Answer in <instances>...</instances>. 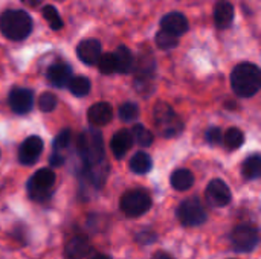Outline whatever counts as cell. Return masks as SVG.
Listing matches in <instances>:
<instances>
[{"label": "cell", "instance_id": "e0dca14e", "mask_svg": "<svg viewBox=\"0 0 261 259\" xmlns=\"http://www.w3.org/2000/svg\"><path fill=\"white\" fill-rule=\"evenodd\" d=\"M72 78V69L66 63H57L52 64L47 70V81L57 87V89H64L67 87L69 81Z\"/></svg>", "mask_w": 261, "mask_h": 259}, {"label": "cell", "instance_id": "8992f818", "mask_svg": "<svg viewBox=\"0 0 261 259\" xmlns=\"http://www.w3.org/2000/svg\"><path fill=\"white\" fill-rule=\"evenodd\" d=\"M119 206L127 217L136 218L151 209V197L144 189H132L122 195Z\"/></svg>", "mask_w": 261, "mask_h": 259}, {"label": "cell", "instance_id": "7c38bea8", "mask_svg": "<svg viewBox=\"0 0 261 259\" xmlns=\"http://www.w3.org/2000/svg\"><path fill=\"white\" fill-rule=\"evenodd\" d=\"M41 153H43V140L38 136H31L21 143L18 150V160L21 165L29 166L40 159Z\"/></svg>", "mask_w": 261, "mask_h": 259}, {"label": "cell", "instance_id": "8d00e7d4", "mask_svg": "<svg viewBox=\"0 0 261 259\" xmlns=\"http://www.w3.org/2000/svg\"><path fill=\"white\" fill-rule=\"evenodd\" d=\"M24 5H29V6H38L41 3V0H21Z\"/></svg>", "mask_w": 261, "mask_h": 259}, {"label": "cell", "instance_id": "ac0fdd59", "mask_svg": "<svg viewBox=\"0 0 261 259\" xmlns=\"http://www.w3.org/2000/svg\"><path fill=\"white\" fill-rule=\"evenodd\" d=\"M132 147H133V136H132V131L125 128L116 131L110 140V148L116 159H122L130 151Z\"/></svg>", "mask_w": 261, "mask_h": 259}, {"label": "cell", "instance_id": "ba28073f", "mask_svg": "<svg viewBox=\"0 0 261 259\" xmlns=\"http://www.w3.org/2000/svg\"><path fill=\"white\" fill-rule=\"evenodd\" d=\"M260 241L258 229L252 224H240L234 227L231 234V244L232 249L239 253H249L252 252Z\"/></svg>", "mask_w": 261, "mask_h": 259}, {"label": "cell", "instance_id": "484cf974", "mask_svg": "<svg viewBox=\"0 0 261 259\" xmlns=\"http://www.w3.org/2000/svg\"><path fill=\"white\" fill-rule=\"evenodd\" d=\"M132 136H133V142H136L139 147H150L154 140L151 131L144 127L142 124H136L132 130Z\"/></svg>", "mask_w": 261, "mask_h": 259}, {"label": "cell", "instance_id": "5bb4252c", "mask_svg": "<svg viewBox=\"0 0 261 259\" xmlns=\"http://www.w3.org/2000/svg\"><path fill=\"white\" fill-rule=\"evenodd\" d=\"M161 27L165 32H170L176 37H180L188 31L190 24H188V20L184 14L170 12V14L164 15V18L161 20Z\"/></svg>", "mask_w": 261, "mask_h": 259}, {"label": "cell", "instance_id": "7a4b0ae2", "mask_svg": "<svg viewBox=\"0 0 261 259\" xmlns=\"http://www.w3.org/2000/svg\"><path fill=\"white\" fill-rule=\"evenodd\" d=\"M231 85L237 96L252 98L261 89V70L252 63H242L231 73Z\"/></svg>", "mask_w": 261, "mask_h": 259}, {"label": "cell", "instance_id": "2e32d148", "mask_svg": "<svg viewBox=\"0 0 261 259\" xmlns=\"http://www.w3.org/2000/svg\"><path fill=\"white\" fill-rule=\"evenodd\" d=\"M90 252V241L84 235H76L70 238L64 247V256L67 259H83Z\"/></svg>", "mask_w": 261, "mask_h": 259}, {"label": "cell", "instance_id": "836d02e7", "mask_svg": "<svg viewBox=\"0 0 261 259\" xmlns=\"http://www.w3.org/2000/svg\"><path fill=\"white\" fill-rule=\"evenodd\" d=\"M136 240H138V243H141V244H150V243H154L156 235H154L151 231H144V232H141V234L136 237Z\"/></svg>", "mask_w": 261, "mask_h": 259}, {"label": "cell", "instance_id": "6da1fadb", "mask_svg": "<svg viewBox=\"0 0 261 259\" xmlns=\"http://www.w3.org/2000/svg\"><path fill=\"white\" fill-rule=\"evenodd\" d=\"M78 153L84 162V169L89 176V180L99 188L106 177V171H102V165H106V153L101 133L96 130L84 131L78 137Z\"/></svg>", "mask_w": 261, "mask_h": 259}, {"label": "cell", "instance_id": "d590c367", "mask_svg": "<svg viewBox=\"0 0 261 259\" xmlns=\"http://www.w3.org/2000/svg\"><path fill=\"white\" fill-rule=\"evenodd\" d=\"M151 259H173L170 255H167V253H164V252H158Z\"/></svg>", "mask_w": 261, "mask_h": 259}, {"label": "cell", "instance_id": "d6986e66", "mask_svg": "<svg viewBox=\"0 0 261 259\" xmlns=\"http://www.w3.org/2000/svg\"><path fill=\"white\" fill-rule=\"evenodd\" d=\"M234 20V6L228 0H220L214 9V21L219 29H226Z\"/></svg>", "mask_w": 261, "mask_h": 259}, {"label": "cell", "instance_id": "74e56055", "mask_svg": "<svg viewBox=\"0 0 261 259\" xmlns=\"http://www.w3.org/2000/svg\"><path fill=\"white\" fill-rule=\"evenodd\" d=\"M93 259H112L110 256H107V255H96Z\"/></svg>", "mask_w": 261, "mask_h": 259}, {"label": "cell", "instance_id": "f1b7e54d", "mask_svg": "<svg viewBox=\"0 0 261 259\" xmlns=\"http://www.w3.org/2000/svg\"><path fill=\"white\" fill-rule=\"evenodd\" d=\"M96 64H98L99 72L104 75H112L116 72V60L113 53H101Z\"/></svg>", "mask_w": 261, "mask_h": 259}, {"label": "cell", "instance_id": "8fae6325", "mask_svg": "<svg viewBox=\"0 0 261 259\" xmlns=\"http://www.w3.org/2000/svg\"><path fill=\"white\" fill-rule=\"evenodd\" d=\"M9 107L17 114H26L34 107V93L29 89L15 87L9 93Z\"/></svg>", "mask_w": 261, "mask_h": 259}, {"label": "cell", "instance_id": "603a6c76", "mask_svg": "<svg viewBox=\"0 0 261 259\" xmlns=\"http://www.w3.org/2000/svg\"><path fill=\"white\" fill-rule=\"evenodd\" d=\"M242 174L246 180H255L261 176V157L258 154L249 156L242 165Z\"/></svg>", "mask_w": 261, "mask_h": 259}, {"label": "cell", "instance_id": "9c48e42d", "mask_svg": "<svg viewBox=\"0 0 261 259\" xmlns=\"http://www.w3.org/2000/svg\"><path fill=\"white\" fill-rule=\"evenodd\" d=\"M205 197H206V202L213 208H225L232 200L229 186L220 179H214L210 182V185L206 186V191H205Z\"/></svg>", "mask_w": 261, "mask_h": 259}, {"label": "cell", "instance_id": "3957f363", "mask_svg": "<svg viewBox=\"0 0 261 259\" xmlns=\"http://www.w3.org/2000/svg\"><path fill=\"white\" fill-rule=\"evenodd\" d=\"M0 29L6 38L21 41L32 32V18L26 11L9 9L0 18Z\"/></svg>", "mask_w": 261, "mask_h": 259}, {"label": "cell", "instance_id": "5b68a950", "mask_svg": "<svg viewBox=\"0 0 261 259\" xmlns=\"http://www.w3.org/2000/svg\"><path fill=\"white\" fill-rule=\"evenodd\" d=\"M55 172L49 168L38 169L28 182V195L37 203H44L52 197L55 185Z\"/></svg>", "mask_w": 261, "mask_h": 259}, {"label": "cell", "instance_id": "1f68e13d", "mask_svg": "<svg viewBox=\"0 0 261 259\" xmlns=\"http://www.w3.org/2000/svg\"><path fill=\"white\" fill-rule=\"evenodd\" d=\"M70 130H63L61 133H58V136L55 137V140H54V151H63V150H66L67 147H69V143H70Z\"/></svg>", "mask_w": 261, "mask_h": 259}, {"label": "cell", "instance_id": "30bf717a", "mask_svg": "<svg viewBox=\"0 0 261 259\" xmlns=\"http://www.w3.org/2000/svg\"><path fill=\"white\" fill-rule=\"evenodd\" d=\"M153 76H154V60L151 55H142L139 58V64L135 75L136 90L142 93L144 89H150Z\"/></svg>", "mask_w": 261, "mask_h": 259}, {"label": "cell", "instance_id": "d4e9b609", "mask_svg": "<svg viewBox=\"0 0 261 259\" xmlns=\"http://www.w3.org/2000/svg\"><path fill=\"white\" fill-rule=\"evenodd\" d=\"M222 142L228 150H237L245 143V134L239 128H229L222 134Z\"/></svg>", "mask_w": 261, "mask_h": 259}, {"label": "cell", "instance_id": "4316f807", "mask_svg": "<svg viewBox=\"0 0 261 259\" xmlns=\"http://www.w3.org/2000/svg\"><path fill=\"white\" fill-rule=\"evenodd\" d=\"M179 44V38L170 32H165V31H161L156 34V46L161 49V50H171L174 47H177Z\"/></svg>", "mask_w": 261, "mask_h": 259}, {"label": "cell", "instance_id": "ffe728a7", "mask_svg": "<svg viewBox=\"0 0 261 259\" xmlns=\"http://www.w3.org/2000/svg\"><path fill=\"white\" fill-rule=\"evenodd\" d=\"M113 55H115V60H116V72L118 73L127 75V73H130L133 70L135 58H133L132 50L127 46H119L115 50Z\"/></svg>", "mask_w": 261, "mask_h": 259}, {"label": "cell", "instance_id": "cb8c5ba5", "mask_svg": "<svg viewBox=\"0 0 261 259\" xmlns=\"http://www.w3.org/2000/svg\"><path fill=\"white\" fill-rule=\"evenodd\" d=\"M67 87H69V90H70V93L73 96L83 98V96L89 95L92 85H90V81L86 76H72Z\"/></svg>", "mask_w": 261, "mask_h": 259}, {"label": "cell", "instance_id": "52a82bcc", "mask_svg": "<svg viewBox=\"0 0 261 259\" xmlns=\"http://www.w3.org/2000/svg\"><path fill=\"white\" fill-rule=\"evenodd\" d=\"M177 218L187 227H197L206 223L208 214L199 198L193 197L180 203L177 208Z\"/></svg>", "mask_w": 261, "mask_h": 259}, {"label": "cell", "instance_id": "9a60e30c", "mask_svg": "<svg viewBox=\"0 0 261 259\" xmlns=\"http://www.w3.org/2000/svg\"><path fill=\"white\" fill-rule=\"evenodd\" d=\"M87 119L95 127L107 125L113 119V108L109 102H96L89 108Z\"/></svg>", "mask_w": 261, "mask_h": 259}, {"label": "cell", "instance_id": "277c9868", "mask_svg": "<svg viewBox=\"0 0 261 259\" xmlns=\"http://www.w3.org/2000/svg\"><path fill=\"white\" fill-rule=\"evenodd\" d=\"M153 121L159 134L165 139L180 136L184 131V122L177 113L165 102H158L153 108Z\"/></svg>", "mask_w": 261, "mask_h": 259}, {"label": "cell", "instance_id": "f546056e", "mask_svg": "<svg viewBox=\"0 0 261 259\" xmlns=\"http://www.w3.org/2000/svg\"><path fill=\"white\" fill-rule=\"evenodd\" d=\"M139 116V107L135 102H125L119 107V118L122 122H133Z\"/></svg>", "mask_w": 261, "mask_h": 259}, {"label": "cell", "instance_id": "7402d4cb", "mask_svg": "<svg viewBox=\"0 0 261 259\" xmlns=\"http://www.w3.org/2000/svg\"><path fill=\"white\" fill-rule=\"evenodd\" d=\"M130 169L135 172V174H141V176H144V174H147L150 169H151V166H153V162H151V157L147 154V153H144V151H139V153H136L132 159H130Z\"/></svg>", "mask_w": 261, "mask_h": 259}, {"label": "cell", "instance_id": "4dcf8cb0", "mask_svg": "<svg viewBox=\"0 0 261 259\" xmlns=\"http://www.w3.org/2000/svg\"><path fill=\"white\" fill-rule=\"evenodd\" d=\"M38 107L44 113H50L57 108V96L50 92H44L38 99Z\"/></svg>", "mask_w": 261, "mask_h": 259}, {"label": "cell", "instance_id": "e575fe53", "mask_svg": "<svg viewBox=\"0 0 261 259\" xmlns=\"http://www.w3.org/2000/svg\"><path fill=\"white\" fill-rule=\"evenodd\" d=\"M64 156L63 154H60L58 151H54L52 153V156H50V159H49V163H50V166H55V168H58V166H63V163H64Z\"/></svg>", "mask_w": 261, "mask_h": 259}, {"label": "cell", "instance_id": "83f0119b", "mask_svg": "<svg viewBox=\"0 0 261 259\" xmlns=\"http://www.w3.org/2000/svg\"><path fill=\"white\" fill-rule=\"evenodd\" d=\"M41 12H43L44 20L49 23V26H50L54 31H60V29L63 27V20H61L58 11H57L54 6L46 5V6H43V11H41Z\"/></svg>", "mask_w": 261, "mask_h": 259}, {"label": "cell", "instance_id": "44dd1931", "mask_svg": "<svg viewBox=\"0 0 261 259\" xmlns=\"http://www.w3.org/2000/svg\"><path fill=\"white\" fill-rule=\"evenodd\" d=\"M170 183L171 186L176 189V191H188L193 185H194V176L190 169H185V168H180V169H176L171 177H170Z\"/></svg>", "mask_w": 261, "mask_h": 259}, {"label": "cell", "instance_id": "d6a6232c", "mask_svg": "<svg viewBox=\"0 0 261 259\" xmlns=\"http://www.w3.org/2000/svg\"><path fill=\"white\" fill-rule=\"evenodd\" d=\"M222 130L220 128H217V127H213V128H210L208 131H206V142L208 143H211V145H219V143H222Z\"/></svg>", "mask_w": 261, "mask_h": 259}, {"label": "cell", "instance_id": "4fadbf2b", "mask_svg": "<svg viewBox=\"0 0 261 259\" xmlns=\"http://www.w3.org/2000/svg\"><path fill=\"white\" fill-rule=\"evenodd\" d=\"M101 53H102V46H101L99 40H96V38H86L76 47L78 58L87 66H95L96 61L99 60Z\"/></svg>", "mask_w": 261, "mask_h": 259}]
</instances>
